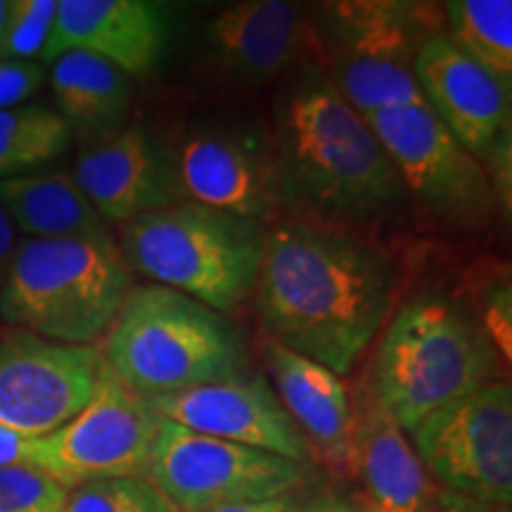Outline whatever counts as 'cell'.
I'll return each mask as SVG.
<instances>
[{
    "label": "cell",
    "instance_id": "cell-1",
    "mask_svg": "<svg viewBox=\"0 0 512 512\" xmlns=\"http://www.w3.org/2000/svg\"><path fill=\"white\" fill-rule=\"evenodd\" d=\"M254 294L268 339L342 377L389 323L399 268L347 228L290 219L266 230Z\"/></svg>",
    "mask_w": 512,
    "mask_h": 512
},
{
    "label": "cell",
    "instance_id": "cell-2",
    "mask_svg": "<svg viewBox=\"0 0 512 512\" xmlns=\"http://www.w3.org/2000/svg\"><path fill=\"white\" fill-rule=\"evenodd\" d=\"M271 152L278 204L302 221L351 230L384 221L406 200L373 128L332 81H306L287 95Z\"/></svg>",
    "mask_w": 512,
    "mask_h": 512
},
{
    "label": "cell",
    "instance_id": "cell-3",
    "mask_svg": "<svg viewBox=\"0 0 512 512\" xmlns=\"http://www.w3.org/2000/svg\"><path fill=\"white\" fill-rule=\"evenodd\" d=\"M498 351L456 299L420 294L384 325L366 396L403 432L496 380Z\"/></svg>",
    "mask_w": 512,
    "mask_h": 512
},
{
    "label": "cell",
    "instance_id": "cell-4",
    "mask_svg": "<svg viewBox=\"0 0 512 512\" xmlns=\"http://www.w3.org/2000/svg\"><path fill=\"white\" fill-rule=\"evenodd\" d=\"M100 354L143 399L228 380L245 373L249 358L245 335L228 316L152 283L126 292Z\"/></svg>",
    "mask_w": 512,
    "mask_h": 512
},
{
    "label": "cell",
    "instance_id": "cell-5",
    "mask_svg": "<svg viewBox=\"0 0 512 512\" xmlns=\"http://www.w3.org/2000/svg\"><path fill=\"white\" fill-rule=\"evenodd\" d=\"M117 247L131 273L226 316L256 290L266 228L185 200L121 223Z\"/></svg>",
    "mask_w": 512,
    "mask_h": 512
},
{
    "label": "cell",
    "instance_id": "cell-6",
    "mask_svg": "<svg viewBox=\"0 0 512 512\" xmlns=\"http://www.w3.org/2000/svg\"><path fill=\"white\" fill-rule=\"evenodd\" d=\"M133 287L117 240H19L0 290V318L62 344L107 335Z\"/></svg>",
    "mask_w": 512,
    "mask_h": 512
},
{
    "label": "cell",
    "instance_id": "cell-7",
    "mask_svg": "<svg viewBox=\"0 0 512 512\" xmlns=\"http://www.w3.org/2000/svg\"><path fill=\"white\" fill-rule=\"evenodd\" d=\"M392 159L406 197L453 228H479L494 214V190L472 157L425 102L363 117Z\"/></svg>",
    "mask_w": 512,
    "mask_h": 512
},
{
    "label": "cell",
    "instance_id": "cell-8",
    "mask_svg": "<svg viewBox=\"0 0 512 512\" xmlns=\"http://www.w3.org/2000/svg\"><path fill=\"white\" fill-rule=\"evenodd\" d=\"M309 465L190 432L162 418L147 479L181 512L271 501L292 494Z\"/></svg>",
    "mask_w": 512,
    "mask_h": 512
},
{
    "label": "cell",
    "instance_id": "cell-9",
    "mask_svg": "<svg viewBox=\"0 0 512 512\" xmlns=\"http://www.w3.org/2000/svg\"><path fill=\"white\" fill-rule=\"evenodd\" d=\"M335 19V81L339 95L361 117L403 105H420L413 60L430 31L425 5L339 3Z\"/></svg>",
    "mask_w": 512,
    "mask_h": 512
},
{
    "label": "cell",
    "instance_id": "cell-10",
    "mask_svg": "<svg viewBox=\"0 0 512 512\" xmlns=\"http://www.w3.org/2000/svg\"><path fill=\"white\" fill-rule=\"evenodd\" d=\"M411 434L422 467L441 489L512 503V392L501 377L427 415Z\"/></svg>",
    "mask_w": 512,
    "mask_h": 512
},
{
    "label": "cell",
    "instance_id": "cell-11",
    "mask_svg": "<svg viewBox=\"0 0 512 512\" xmlns=\"http://www.w3.org/2000/svg\"><path fill=\"white\" fill-rule=\"evenodd\" d=\"M162 418L143 396L102 366L88 406L60 430L38 439L36 467L64 489L100 479L147 477Z\"/></svg>",
    "mask_w": 512,
    "mask_h": 512
},
{
    "label": "cell",
    "instance_id": "cell-12",
    "mask_svg": "<svg viewBox=\"0 0 512 512\" xmlns=\"http://www.w3.org/2000/svg\"><path fill=\"white\" fill-rule=\"evenodd\" d=\"M95 344H62L15 330L0 337V427L43 439L74 420L98 387Z\"/></svg>",
    "mask_w": 512,
    "mask_h": 512
},
{
    "label": "cell",
    "instance_id": "cell-13",
    "mask_svg": "<svg viewBox=\"0 0 512 512\" xmlns=\"http://www.w3.org/2000/svg\"><path fill=\"white\" fill-rule=\"evenodd\" d=\"M188 202L264 221L278 204L273 152L247 126H192L171 145Z\"/></svg>",
    "mask_w": 512,
    "mask_h": 512
},
{
    "label": "cell",
    "instance_id": "cell-14",
    "mask_svg": "<svg viewBox=\"0 0 512 512\" xmlns=\"http://www.w3.org/2000/svg\"><path fill=\"white\" fill-rule=\"evenodd\" d=\"M145 401L159 418L190 432L273 453L294 463H311L309 446L261 373H240Z\"/></svg>",
    "mask_w": 512,
    "mask_h": 512
},
{
    "label": "cell",
    "instance_id": "cell-15",
    "mask_svg": "<svg viewBox=\"0 0 512 512\" xmlns=\"http://www.w3.org/2000/svg\"><path fill=\"white\" fill-rule=\"evenodd\" d=\"M72 181L107 223L185 202L171 147L143 126H119L83 140Z\"/></svg>",
    "mask_w": 512,
    "mask_h": 512
},
{
    "label": "cell",
    "instance_id": "cell-16",
    "mask_svg": "<svg viewBox=\"0 0 512 512\" xmlns=\"http://www.w3.org/2000/svg\"><path fill=\"white\" fill-rule=\"evenodd\" d=\"M413 74L425 105L472 157L482 159L496 140L512 133V91L460 53L446 34L422 43Z\"/></svg>",
    "mask_w": 512,
    "mask_h": 512
},
{
    "label": "cell",
    "instance_id": "cell-17",
    "mask_svg": "<svg viewBox=\"0 0 512 512\" xmlns=\"http://www.w3.org/2000/svg\"><path fill=\"white\" fill-rule=\"evenodd\" d=\"M169 43L164 8L147 0H57L53 31L38 60L88 50L128 76H145Z\"/></svg>",
    "mask_w": 512,
    "mask_h": 512
},
{
    "label": "cell",
    "instance_id": "cell-18",
    "mask_svg": "<svg viewBox=\"0 0 512 512\" xmlns=\"http://www.w3.org/2000/svg\"><path fill=\"white\" fill-rule=\"evenodd\" d=\"M313 31L304 8L283 0H247L216 12L204 27L211 64L240 83H266L297 62Z\"/></svg>",
    "mask_w": 512,
    "mask_h": 512
},
{
    "label": "cell",
    "instance_id": "cell-19",
    "mask_svg": "<svg viewBox=\"0 0 512 512\" xmlns=\"http://www.w3.org/2000/svg\"><path fill=\"white\" fill-rule=\"evenodd\" d=\"M261 356L273 380V392L304 437L311 460L330 475L349 477L356 411L344 382L332 370L280 347L273 339L261 344Z\"/></svg>",
    "mask_w": 512,
    "mask_h": 512
},
{
    "label": "cell",
    "instance_id": "cell-20",
    "mask_svg": "<svg viewBox=\"0 0 512 512\" xmlns=\"http://www.w3.org/2000/svg\"><path fill=\"white\" fill-rule=\"evenodd\" d=\"M354 415L351 475L363 482V496L380 512H427L434 486L401 427L368 396Z\"/></svg>",
    "mask_w": 512,
    "mask_h": 512
},
{
    "label": "cell",
    "instance_id": "cell-21",
    "mask_svg": "<svg viewBox=\"0 0 512 512\" xmlns=\"http://www.w3.org/2000/svg\"><path fill=\"white\" fill-rule=\"evenodd\" d=\"M0 207L27 240H112L110 223L62 171L0 178Z\"/></svg>",
    "mask_w": 512,
    "mask_h": 512
},
{
    "label": "cell",
    "instance_id": "cell-22",
    "mask_svg": "<svg viewBox=\"0 0 512 512\" xmlns=\"http://www.w3.org/2000/svg\"><path fill=\"white\" fill-rule=\"evenodd\" d=\"M50 64L57 114L69 131L91 140L121 126L133 98L131 76L88 50H67Z\"/></svg>",
    "mask_w": 512,
    "mask_h": 512
},
{
    "label": "cell",
    "instance_id": "cell-23",
    "mask_svg": "<svg viewBox=\"0 0 512 512\" xmlns=\"http://www.w3.org/2000/svg\"><path fill=\"white\" fill-rule=\"evenodd\" d=\"M446 17L448 41L512 91L510 0H451Z\"/></svg>",
    "mask_w": 512,
    "mask_h": 512
},
{
    "label": "cell",
    "instance_id": "cell-24",
    "mask_svg": "<svg viewBox=\"0 0 512 512\" xmlns=\"http://www.w3.org/2000/svg\"><path fill=\"white\" fill-rule=\"evenodd\" d=\"M72 143V131L57 110L19 105L0 110V178L34 174L55 162Z\"/></svg>",
    "mask_w": 512,
    "mask_h": 512
},
{
    "label": "cell",
    "instance_id": "cell-25",
    "mask_svg": "<svg viewBox=\"0 0 512 512\" xmlns=\"http://www.w3.org/2000/svg\"><path fill=\"white\" fill-rule=\"evenodd\" d=\"M64 512H181L147 477L100 479L69 489Z\"/></svg>",
    "mask_w": 512,
    "mask_h": 512
},
{
    "label": "cell",
    "instance_id": "cell-26",
    "mask_svg": "<svg viewBox=\"0 0 512 512\" xmlns=\"http://www.w3.org/2000/svg\"><path fill=\"white\" fill-rule=\"evenodd\" d=\"M69 489L31 465L0 467V512H64Z\"/></svg>",
    "mask_w": 512,
    "mask_h": 512
},
{
    "label": "cell",
    "instance_id": "cell-27",
    "mask_svg": "<svg viewBox=\"0 0 512 512\" xmlns=\"http://www.w3.org/2000/svg\"><path fill=\"white\" fill-rule=\"evenodd\" d=\"M57 15V0H10L0 60H34L46 48Z\"/></svg>",
    "mask_w": 512,
    "mask_h": 512
},
{
    "label": "cell",
    "instance_id": "cell-28",
    "mask_svg": "<svg viewBox=\"0 0 512 512\" xmlns=\"http://www.w3.org/2000/svg\"><path fill=\"white\" fill-rule=\"evenodd\" d=\"M46 67L34 60H0V110H12L41 91Z\"/></svg>",
    "mask_w": 512,
    "mask_h": 512
},
{
    "label": "cell",
    "instance_id": "cell-29",
    "mask_svg": "<svg viewBox=\"0 0 512 512\" xmlns=\"http://www.w3.org/2000/svg\"><path fill=\"white\" fill-rule=\"evenodd\" d=\"M482 328L489 335L491 344L498 354H505V361H510L512 351V297H510V280L494 283L484 290V313L479 318Z\"/></svg>",
    "mask_w": 512,
    "mask_h": 512
},
{
    "label": "cell",
    "instance_id": "cell-30",
    "mask_svg": "<svg viewBox=\"0 0 512 512\" xmlns=\"http://www.w3.org/2000/svg\"><path fill=\"white\" fill-rule=\"evenodd\" d=\"M38 460V439L22 437V434L0 427V467L31 465Z\"/></svg>",
    "mask_w": 512,
    "mask_h": 512
},
{
    "label": "cell",
    "instance_id": "cell-31",
    "mask_svg": "<svg viewBox=\"0 0 512 512\" xmlns=\"http://www.w3.org/2000/svg\"><path fill=\"white\" fill-rule=\"evenodd\" d=\"M427 512H512V510L510 505L477 501V498L453 494V491L441 489L439 486V489H434Z\"/></svg>",
    "mask_w": 512,
    "mask_h": 512
},
{
    "label": "cell",
    "instance_id": "cell-32",
    "mask_svg": "<svg viewBox=\"0 0 512 512\" xmlns=\"http://www.w3.org/2000/svg\"><path fill=\"white\" fill-rule=\"evenodd\" d=\"M287 512H358V508L351 498L339 496L335 491H320V494L304 498V501L292 498Z\"/></svg>",
    "mask_w": 512,
    "mask_h": 512
},
{
    "label": "cell",
    "instance_id": "cell-33",
    "mask_svg": "<svg viewBox=\"0 0 512 512\" xmlns=\"http://www.w3.org/2000/svg\"><path fill=\"white\" fill-rule=\"evenodd\" d=\"M17 230L12 226L10 216L5 214V209L0 207V290H3L5 278H8L12 256L17 249Z\"/></svg>",
    "mask_w": 512,
    "mask_h": 512
},
{
    "label": "cell",
    "instance_id": "cell-34",
    "mask_svg": "<svg viewBox=\"0 0 512 512\" xmlns=\"http://www.w3.org/2000/svg\"><path fill=\"white\" fill-rule=\"evenodd\" d=\"M292 503V494L271 498V501H259V503H242V505H228V508H216L207 512H287Z\"/></svg>",
    "mask_w": 512,
    "mask_h": 512
},
{
    "label": "cell",
    "instance_id": "cell-35",
    "mask_svg": "<svg viewBox=\"0 0 512 512\" xmlns=\"http://www.w3.org/2000/svg\"><path fill=\"white\" fill-rule=\"evenodd\" d=\"M8 15H10V0H0V46H3V36H5V24H8Z\"/></svg>",
    "mask_w": 512,
    "mask_h": 512
},
{
    "label": "cell",
    "instance_id": "cell-36",
    "mask_svg": "<svg viewBox=\"0 0 512 512\" xmlns=\"http://www.w3.org/2000/svg\"><path fill=\"white\" fill-rule=\"evenodd\" d=\"M354 503H356V508H358V512H380V510H377V508H375V505H373V503H370V501H368V498H366V496H358Z\"/></svg>",
    "mask_w": 512,
    "mask_h": 512
}]
</instances>
